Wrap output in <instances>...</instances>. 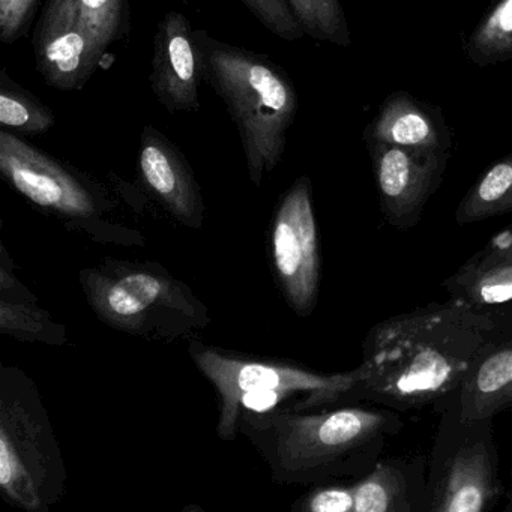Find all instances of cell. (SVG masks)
Returning <instances> with one entry per match:
<instances>
[{
	"label": "cell",
	"mask_w": 512,
	"mask_h": 512,
	"mask_svg": "<svg viewBox=\"0 0 512 512\" xmlns=\"http://www.w3.org/2000/svg\"><path fill=\"white\" fill-rule=\"evenodd\" d=\"M373 160L380 206L398 229L416 226L448 163L446 152H421L367 142Z\"/></svg>",
	"instance_id": "cell-11"
},
{
	"label": "cell",
	"mask_w": 512,
	"mask_h": 512,
	"mask_svg": "<svg viewBox=\"0 0 512 512\" xmlns=\"http://www.w3.org/2000/svg\"><path fill=\"white\" fill-rule=\"evenodd\" d=\"M275 37L284 41L301 40V25L293 16L287 0H238Z\"/></svg>",
	"instance_id": "cell-24"
},
{
	"label": "cell",
	"mask_w": 512,
	"mask_h": 512,
	"mask_svg": "<svg viewBox=\"0 0 512 512\" xmlns=\"http://www.w3.org/2000/svg\"><path fill=\"white\" fill-rule=\"evenodd\" d=\"M40 0H0V41L14 44L28 34Z\"/></svg>",
	"instance_id": "cell-25"
},
{
	"label": "cell",
	"mask_w": 512,
	"mask_h": 512,
	"mask_svg": "<svg viewBox=\"0 0 512 512\" xmlns=\"http://www.w3.org/2000/svg\"><path fill=\"white\" fill-rule=\"evenodd\" d=\"M490 245H497V247H506V245H512V227L503 230L502 233H497L490 241Z\"/></svg>",
	"instance_id": "cell-28"
},
{
	"label": "cell",
	"mask_w": 512,
	"mask_h": 512,
	"mask_svg": "<svg viewBox=\"0 0 512 512\" xmlns=\"http://www.w3.org/2000/svg\"><path fill=\"white\" fill-rule=\"evenodd\" d=\"M500 494L502 482L491 419L461 418L451 395L431 452L430 511L485 512L493 508Z\"/></svg>",
	"instance_id": "cell-8"
},
{
	"label": "cell",
	"mask_w": 512,
	"mask_h": 512,
	"mask_svg": "<svg viewBox=\"0 0 512 512\" xmlns=\"http://www.w3.org/2000/svg\"><path fill=\"white\" fill-rule=\"evenodd\" d=\"M311 181L301 176L281 197L271 233L272 263L278 286L298 316L308 317L320 286L319 238Z\"/></svg>",
	"instance_id": "cell-9"
},
{
	"label": "cell",
	"mask_w": 512,
	"mask_h": 512,
	"mask_svg": "<svg viewBox=\"0 0 512 512\" xmlns=\"http://www.w3.org/2000/svg\"><path fill=\"white\" fill-rule=\"evenodd\" d=\"M56 119L52 109L34 94L0 73V124L26 136H40L52 130Z\"/></svg>",
	"instance_id": "cell-19"
},
{
	"label": "cell",
	"mask_w": 512,
	"mask_h": 512,
	"mask_svg": "<svg viewBox=\"0 0 512 512\" xmlns=\"http://www.w3.org/2000/svg\"><path fill=\"white\" fill-rule=\"evenodd\" d=\"M293 509L302 512H355L353 485L316 488L299 499Z\"/></svg>",
	"instance_id": "cell-26"
},
{
	"label": "cell",
	"mask_w": 512,
	"mask_h": 512,
	"mask_svg": "<svg viewBox=\"0 0 512 512\" xmlns=\"http://www.w3.org/2000/svg\"><path fill=\"white\" fill-rule=\"evenodd\" d=\"M0 332L29 343L64 346L67 329L55 322L37 302L11 301L0 298Z\"/></svg>",
	"instance_id": "cell-20"
},
{
	"label": "cell",
	"mask_w": 512,
	"mask_h": 512,
	"mask_svg": "<svg viewBox=\"0 0 512 512\" xmlns=\"http://www.w3.org/2000/svg\"><path fill=\"white\" fill-rule=\"evenodd\" d=\"M200 79L194 29L184 14L169 11L154 38L149 76L152 92L167 112H199Z\"/></svg>",
	"instance_id": "cell-12"
},
{
	"label": "cell",
	"mask_w": 512,
	"mask_h": 512,
	"mask_svg": "<svg viewBox=\"0 0 512 512\" xmlns=\"http://www.w3.org/2000/svg\"><path fill=\"white\" fill-rule=\"evenodd\" d=\"M506 334L491 311L458 299L383 320L362 347L364 400L407 410L449 398Z\"/></svg>",
	"instance_id": "cell-1"
},
{
	"label": "cell",
	"mask_w": 512,
	"mask_h": 512,
	"mask_svg": "<svg viewBox=\"0 0 512 512\" xmlns=\"http://www.w3.org/2000/svg\"><path fill=\"white\" fill-rule=\"evenodd\" d=\"M458 412L467 421L493 419L512 404V340L494 343L476 362L457 392Z\"/></svg>",
	"instance_id": "cell-15"
},
{
	"label": "cell",
	"mask_w": 512,
	"mask_h": 512,
	"mask_svg": "<svg viewBox=\"0 0 512 512\" xmlns=\"http://www.w3.org/2000/svg\"><path fill=\"white\" fill-rule=\"evenodd\" d=\"M512 212V154L494 163L458 206V224L478 223Z\"/></svg>",
	"instance_id": "cell-18"
},
{
	"label": "cell",
	"mask_w": 512,
	"mask_h": 512,
	"mask_svg": "<svg viewBox=\"0 0 512 512\" xmlns=\"http://www.w3.org/2000/svg\"><path fill=\"white\" fill-rule=\"evenodd\" d=\"M77 13L92 37L109 50L131 31L128 0H73Z\"/></svg>",
	"instance_id": "cell-23"
},
{
	"label": "cell",
	"mask_w": 512,
	"mask_h": 512,
	"mask_svg": "<svg viewBox=\"0 0 512 512\" xmlns=\"http://www.w3.org/2000/svg\"><path fill=\"white\" fill-rule=\"evenodd\" d=\"M194 43L202 79L232 116L251 184L260 188L286 151L298 112L295 85L268 56L218 41L203 29L194 31Z\"/></svg>",
	"instance_id": "cell-3"
},
{
	"label": "cell",
	"mask_w": 512,
	"mask_h": 512,
	"mask_svg": "<svg viewBox=\"0 0 512 512\" xmlns=\"http://www.w3.org/2000/svg\"><path fill=\"white\" fill-rule=\"evenodd\" d=\"M0 298L11 301L37 302L38 298L17 280L13 263L8 257L7 248L2 245V266H0Z\"/></svg>",
	"instance_id": "cell-27"
},
{
	"label": "cell",
	"mask_w": 512,
	"mask_h": 512,
	"mask_svg": "<svg viewBox=\"0 0 512 512\" xmlns=\"http://www.w3.org/2000/svg\"><path fill=\"white\" fill-rule=\"evenodd\" d=\"M401 428L397 410L338 406L296 412H242L238 431L259 452L272 481L319 485L343 476H362L376 466L385 440Z\"/></svg>",
	"instance_id": "cell-2"
},
{
	"label": "cell",
	"mask_w": 512,
	"mask_h": 512,
	"mask_svg": "<svg viewBox=\"0 0 512 512\" xmlns=\"http://www.w3.org/2000/svg\"><path fill=\"white\" fill-rule=\"evenodd\" d=\"M365 140L421 152H446L448 148L433 116L406 92L388 97L365 130Z\"/></svg>",
	"instance_id": "cell-16"
},
{
	"label": "cell",
	"mask_w": 512,
	"mask_h": 512,
	"mask_svg": "<svg viewBox=\"0 0 512 512\" xmlns=\"http://www.w3.org/2000/svg\"><path fill=\"white\" fill-rule=\"evenodd\" d=\"M458 301L491 311L512 302V245L488 244L446 281Z\"/></svg>",
	"instance_id": "cell-17"
},
{
	"label": "cell",
	"mask_w": 512,
	"mask_h": 512,
	"mask_svg": "<svg viewBox=\"0 0 512 512\" xmlns=\"http://www.w3.org/2000/svg\"><path fill=\"white\" fill-rule=\"evenodd\" d=\"M92 313L110 328L142 340H188L211 323L190 286L155 262L106 259L80 271Z\"/></svg>",
	"instance_id": "cell-4"
},
{
	"label": "cell",
	"mask_w": 512,
	"mask_h": 512,
	"mask_svg": "<svg viewBox=\"0 0 512 512\" xmlns=\"http://www.w3.org/2000/svg\"><path fill=\"white\" fill-rule=\"evenodd\" d=\"M67 488V467L37 382L0 368V493L25 512H47Z\"/></svg>",
	"instance_id": "cell-5"
},
{
	"label": "cell",
	"mask_w": 512,
	"mask_h": 512,
	"mask_svg": "<svg viewBox=\"0 0 512 512\" xmlns=\"http://www.w3.org/2000/svg\"><path fill=\"white\" fill-rule=\"evenodd\" d=\"M32 46L44 82L67 92L85 88L109 52L85 28L73 0H47Z\"/></svg>",
	"instance_id": "cell-10"
},
{
	"label": "cell",
	"mask_w": 512,
	"mask_h": 512,
	"mask_svg": "<svg viewBox=\"0 0 512 512\" xmlns=\"http://www.w3.org/2000/svg\"><path fill=\"white\" fill-rule=\"evenodd\" d=\"M467 56L479 67L512 59V0H499L467 43Z\"/></svg>",
	"instance_id": "cell-21"
},
{
	"label": "cell",
	"mask_w": 512,
	"mask_h": 512,
	"mask_svg": "<svg viewBox=\"0 0 512 512\" xmlns=\"http://www.w3.org/2000/svg\"><path fill=\"white\" fill-rule=\"evenodd\" d=\"M139 172L145 187L179 223L200 229L206 208L193 169L181 149L154 127L140 136Z\"/></svg>",
	"instance_id": "cell-13"
},
{
	"label": "cell",
	"mask_w": 512,
	"mask_h": 512,
	"mask_svg": "<svg viewBox=\"0 0 512 512\" xmlns=\"http://www.w3.org/2000/svg\"><path fill=\"white\" fill-rule=\"evenodd\" d=\"M0 173L41 211L94 241L143 242L140 233L113 220L112 200L97 182L8 131H0Z\"/></svg>",
	"instance_id": "cell-7"
},
{
	"label": "cell",
	"mask_w": 512,
	"mask_h": 512,
	"mask_svg": "<svg viewBox=\"0 0 512 512\" xmlns=\"http://www.w3.org/2000/svg\"><path fill=\"white\" fill-rule=\"evenodd\" d=\"M511 106H512V103H511Z\"/></svg>",
	"instance_id": "cell-29"
},
{
	"label": "cell",
	"mask_w": 512,
	"mask_h": 512,
	"mask_svg": "<svg viewBox=\"0 0 512 512\" xmlns=\"http://www.w3.org/2000/svg\"><path fill=\"white\" fill-rule=\"evenodd\" d=\"M355 512L430 511L428 476L421 460L377 461L353 484Z\"/></svg>",
	"instance_id": "cell-14"
},
{
	"label": "cell",
	"mask_w": 512,
	"mask_h": 512,
	"mask_svg": "<svg viewBox=\"0 0 512 512\" xmlns=\"http://www.w3.org/2000/svg\"><path fill=\"white\" fill-rule=\"evenodd\" d=\"M188 353L220 398L217 434L224 442H232L239 434L241 400L247 394L281 392L289 398L298 395L301 400L289 406L296 412L364 401L359 367L347 373H317L289 361L236 355L208 346L196 338L190 341Z\"/></svg>",
	"instance_id": "cell-6"
},
{
	"label": "cell",
	"mask_w": 512,
	"mask_h": 512,
	"mask_svg": "<svg viewBox=\"0 0 512 512\" xmlns=\"http://www.w3.org/2000/svg\"><path fill=\"white\" fill-rule=\"evenodd\" d=\"M287 4L308 37L340 47L352 44L340 0H287Z\"/></svg>",
	"instance_id": "cell-22"
}]
</instances>
